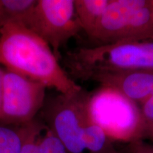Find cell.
Instances as JSON below:
<instances>
[{"instance_id": "cell-2", "label": "cell", "mask_w": 153, "mask_h": 153, "mask_svg": "<svg viewBox=\"0 0 153 153\" xmlns=\"http://www.w3.org/2000/svg\"><path fill=\"white\" fill-rule=\"evenodd\" d=\"M64 63L76 79L91 72L153 70V39L81 48L67 53Z\"/></svg>"}, {"instance_id": "cell-3", "label": "cell", "mask_w": 153, "mask_h": 153, "mask_svg": "<svg viewBox=\"0 0 153 153\" xmlns=\"http://www.w3.org/2000/svg\"><path fill=\"white\" fill-rule=\"evenodd\" d=\"M87 114L114 142L143 140L145 126L140 107L111 88L100 87L89 93Z\"/></svg>"}, {"instance_id": "cell-16", "label": "cell", "mask_w": 153, "mask_h": 153, "mask_svg": "<svg viewBox=\"0 0 153 153\" xmlns=\"http://www.w3.org/2000/svg\"><path fill=\"white\" fill-rule=\"evenodd\" d=\"M3 76H4V69L0 67V114H1V100H2V93H3Z\"/></svg>"}, {"instance_id": "cell-13", "label": "cell", "mask_w": 153, "mask_h": 153, "mask_svg": "<svg viewBox=\"0 0 153 153\" xmlns=\"http://www.w3.org/2000/svg\"><path fill=\"white\" fill-rule=\"evenodd\" d=\"M140 110L146 128V126L153 123V94L141 104Z\"/></svg>"}, {"instance_id": "cell-12", "label": "cell", "mask_w": 153, "mask_h": 153, "mask_svg": "<svg viewBox=\"0 0 153 153\" xmlns=\"http://www.w3.org/2000/svg\"><path fill=\"white\" fill-rule=\"evenodd\" d=\"M22 148L20 126L0 123V153H22Z\"/></svg>"}, {"instance_id": "cell-9", "label": "cell", "mask_w": 153, "mask_h": 153, "mask_svg": "<svg viewBox=\"0 0 153 153\" xmlns=\"http://www.w3.org/2000/svg\"><path fill=\"white\" fill-rule=\"evenodd\" d=\"M20 128L23 136L22 153H68L43 120L36 117Z\"/></svg>"}, {"instance_id": "cell-1", "label": "cell", "mask_w": 153, "mask_h": 153, "mask_svg": "<svg viewBox=\"0 0 153 153\" xmlns=\"http://www.w3.org/2000/svg\"><path fill=\"white\" fill-rule=\"evenodd\" d=\"M0 65L60 94L74 96L83 90L62 68L48 44L21 23L0 30Z\"/></svg>"}, {"instance_id": "cell-8", "label": "cell", "mask_w": 153, "mask_h": 153, "mask_svg": "<svg viewBox=\"0 0 153 153\" xmlns=\"http://www.w3.org/2000/svg\"><path fill=\"white\" fill-rule=\"evenodd\" d=\"M77 79L115 89L137 104H143L153 94V70L91 72Z\"/></svg>"}, {"instance_id": "cell-5", "label": "cell", "mask_w": 153, "mask_h": 153, "mask_svg": "<svg viewBox=\"0 0 153 153\" xmlns=\"http://www.w3.org/2000/svg\"><path fill=\"white\" fill-rule=\"evenodd\" d=\"M89 93L83 89L74 96L59 94L45 99L42 108L43 120L62 143L68 153H86L84 131L88 119Z\"/></svg>"}, {"instance_id": "cell-10", "label": "cell", "mask_w": 153, "mask_h": 153, "mask_svg": "<svg viewBox=\"0 0 153 153\" xmlns=\"http://www.w3.org/2000/svg\"><path fill=\"white\" fill-rule=\"evenodd\" d=\"M110 0H74L75 12L82 30L89 36L100 20Z\"/></svg>"}, {"instance_id": "cell-6", "label": "cell", "mask_w": 153, "mask_h": 153, "mask_svg": "<svg viewBox=\"0 0 153 153\" xmlns=\"http://www.w3.org/2000/svg\"><path fill=\"white\" fill-rule=\"evenodd\" d=\"M43 84L4 70L0 123L21 126L35 119L45 101Z\"/></svg>"}, {"instance_id": "cell-17", "label": "cell", "mask_w": 153, "mask_h": 153, "mask_svg": "<svg viewBox=\"0 0 153 153\" xmlns=\"http://www.w3.org/2000/svg\"><path fill=\"white\" fill-rule=\"evenodd\" d=\"M143 142H144V141H143ZM144 145H145V148L147 150V152H148V153H153V145L148 144V143H146L145 142H144Z\"/></svg>"}, {"instance_id": "cell-18", "label": "cell", "mask_w": 153, "mask_h": 153, "mask_svg": "<svg viewBox=\"0 0 153 153\" xmlns=\"http://www.w3.org/2000/svg\"><path fill=\"white\" fill-rule=\"evenodd\" d=\"M151 4H152V12H153V0H151Z\"/></svg>"}, {"instance_id": "cell-14", "label": "cell", "mask_w": 153, "mask_h": 153, "mask_svg": "<svg viewBox=\"0 0 153 153\" xmlns=\"http://www.w3.org/2000/svg\"><path fill=\"white\" fill-rule=\"evenodd\" d=\"M128 153H148L145 148L144 142L143 140L131 143V148Z\"/></svg>"}, {"instance_id": "cell-15", "label": "cell", "mask_w": 153, "mask_h": 153, "mask_svg": "<svg viewBox=\"0 0 153 153\" xmlns=\"http://www.w3.org/2000/svg\"><path fill=\"white\" fill-rule=\"evenodd\" d=\"M145 139L150 140L151 141L153 142V123L150 124L145 128L143 140H144Z\"/></svg>"}, {"instance_id": "cell-11", "label": "cell", "mask_w": 153, "mask_h": 153, "mask_svg": "<svg viewBox=\"0 0 153 153\" xmlns=\"http://www.w3.org/2000/svg\"><path fill=\"white\" fill-rule=\"evenodd\" d=\"M36 0H0V30L11 23H20Z\"/></svg>"}, {"instance_id": "cell-7", "label": "cell", "mask_w": 153, "mask_h": 153, "mask_svg": "<svg viewBox=\"0 0 153 153\" xmlns=\"http://www.w3.org/2000/svg\"><path fill=\"white\" fill-rule=\"evenodd\" d=\"M148 0H110L109 4L88 36L97 45L136 41L143 28L141 9Z\"/></svg>"}, {"instance_id": "cell-4", "label": "cell", "mask_w": 153, "mask_h": 153, "mask_svg": "<svg viewBox=\"0 0 153 153\" xmlns=\"http://www.w3.org/2000/svg\"><path fill=\"white\" fill-rule=\"evenodd\" d=\"M20 23L46 42L58 59L61 48L82 30L74 0H36Z\"/></svg>"}]
</instances>
